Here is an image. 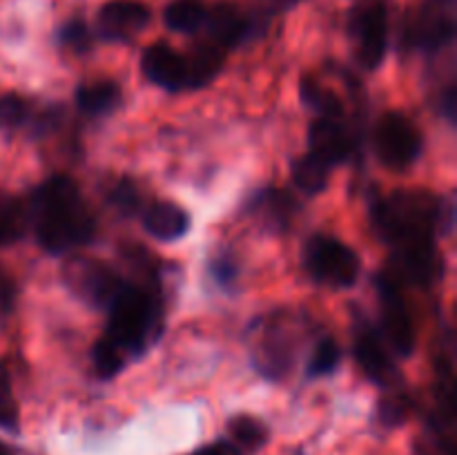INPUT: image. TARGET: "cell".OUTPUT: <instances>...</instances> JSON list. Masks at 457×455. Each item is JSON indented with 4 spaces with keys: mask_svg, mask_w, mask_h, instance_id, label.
<instances>
[{
    "mask_svg": "<svg viewBox=\"0 0 457 455\" xmlns=\"http://www.w3.org/2000/svg\"><path fill=\"white\" fill-rule=\"evenodd\" d=\"M302 98L308 107H312L320 114V119H339L344 114V105L337 94L321 87L315 80H303Z\"/></svg>",
    "mask_w": 457,
    "mask_h": 455,
    "instance_id": "obj_22",
    "label": "cell"
},
{
    "mask_svg": "<svg viewBox=\"0 0 457 455\" xmlns=\"http://www.w3.org/2000/svg\"><path fill=\"white\" fill-rule=\"evenodd\" d=\"M120 103L119 85L110 80H98V83H85L76 89V105L87 116H105Z\"/></svg>",
    "mask_w": 457,
    "mask_h": 455,
    "instance_id": "obj_16",
    "label": "cell"
},
{
    "mask_svg": "<svg viewBox=\"0 0 457 455\" xmlns=\"http://www.w3.org/2000/svg\"><path fill=\"white\" fill-rule=\"evenodd\" d=\"M62 281L71 294L94 308H107L123 285V279L103 261L89 257H70L62 268Z\"/></svg>",
    "mask_w": 457,
    "mask_h": 455,
    "instance_id": "obj_6",
    "label": "cell"
},
{
    "mask_svg": "<svg viewBox=\"0 0 457 455\" xmlns=\"http://www.w3.org/2000/svg\"><path fill=\"white\" fill-rule=\"evenodd\" d=\"M353 150L355 138L337 119H317L308 128V152L330 168L351 159Z\"/></svg>",
    "mask_w": 457,
    "mask_h": 455,
    "instance_id": "obj_12",
    "label": "cell"
},
{
    "mask_svg": "<svg viewBox=\"0 0 457 455\" xmlns=\"http://www.w3.org/2000/svg\"><path fill=\"white\" fill-rule=\"evenodd\" d=\"M455 221L453 199L431 192L400 190L373 205V223L393 250L436 245L437 232H451Z\"/></svg>",
    "mask_w": 457,
    "mask_h": 455,
    "instance_id": "obj_2",
    "label": "cell"
},
{
    "mask_svg": "<svg viewBox=\"0 0 457 455\" xmlns=\"http://www.w3.org/2000/svg\"><path fill=\"white\" fill-rule=\"evenodd\" d=\"M0 455H21V453H18L16 449H12V446H7L0 442Z\"/></svg>",
    "mask_w": 457,
    "mask_h": 455,
    "instance_id": "obj_32",
    "label": "cell"
},
{
    "mask_svg": "<svg viewBox=\"0 0 457 455\" xmlns=\"http://www.w3.org/2000/svg\"><path fill=\"white\" fill-rule=\"evenodd\" d=\"M0 428L7 431L18 428V406L12 393V375L3 361H0Z\"/></svg>",
    "mask_w": 457,
    "mask_h": 455,
    "instance_id": "obj_26",
    "label": "cell"
},
{
    "mask_svg": "<svg viewBox=\"0 0 457 455\" xmlns=\"http://www.w3.org/2000/svg\"><path fill=\"white\" fill-rule=\"evenodd\" d=\"M29 228V210L13 196H0V248L13 245Z\"/></svg>",
    "mask_w": 457,
    "mask_h": 455,
    "instance_id": "obj_18",
    "label": "cell"
},
{
    "mask_svg": "<svg viewBox=\"0 0 457 455\" xmlns=\"http://www.w3.org/2000/svg\"><path fill=\"white\" fill-rule=\"evenodd\" d=\"M339 361H342V348H339L337 339L321 337L312 348L311 357H308V375L311 377H324L337 370Z\"/></svg>",
    "mask_w": 457,
    "mask_h": 455,
    "instance_id": "obj_23",
    "label": "cell"
},
{
    "mask_svg": "<svg viewBox=\"0 0 457 455\" xmlns=\"http://www.w3.org/2000/svg\"><path fill=\"white\" fill-rule=\"evenodd\" d=\"M212 272L219 279V284H230V281L237 277V266L235 261H230V259L223 254L221 259H217V261L212 263Z\"/></svg>",
    "mask_w": 457,
    "mask_h": 455,
    "instance_id": "obj_30",
    "label": "cell"
},
{
    "mask_svg": "<svg viewBox=\"0 0 457 455\" xmlns=\"http://www.w3.org/2000/svg\"><path fill=\"white\" fill-rule=\"evenodd\" d=\"M187 62V89L205 87L208 83H212L217 79V74L221 71L223 62H226V52L217 45L208 43L196 45L190 54L186 56Z\"/></svg>",
    "mask_w": 457,
    "mask_h": 455,
    "instance_id": "obj_15",
    "label": "cell"
},
{
    "mask_svg": "<svg viewBox=\"0 0 457 455\" xmlns=\"http://www.w3.org/2000/svg\"><path fill=\"white\" fill-rule=\"evenodd\" d=\"M330 170H333L330 165H326L324 161L308 152L306 156H299L293 161L290 172H293V181L299 190L306 192V194H320L328 186Z\"/></svg>",
    "mask_w": 457,
    "mask_h": 455,
    "instance_id": "obj_19",
    "label": "cell"
},
{
    "mask_svg": "<svg viewBox=\"0 0 457 455\" xmlns=\"http://www.w3.org/2000/svg\"><path fill=\"white\" fill-rule=\"evenodd\" d=\"M268 431L263 422L250 418V415H241L230 422V442L241 451V453H253L259 446L266 444Z\"/></svg>",
    "mask_w": 457,
    "mask_h": 455,
    "instance_id": "obj_21",
    "label": "cell"
},
{
    "mask_svg": "<svg viewBox=\"0 0 457 455\" xmlns=\"http://www.w3.org/2000/svg\"><path fill=\"white\" fill-rule=\"evenodd\" d=\"M107 310L110 319L103 337L110 339L128 360L143 355L163 333V303L147 285L123 281Z\"/></svg>",
    "mask_w": 457,
    "mask_h": 455,
    "instance_id": "obj_3",
    "label": "cell"
},
{
    "mask_svg": "<svg viewBox=\"0 0 457 455\" xmlns=\"http://www.w3.org/2000/svg\"><path fill=\"white\" fill-rule=\"evenodd\" d=\"M141 70L156 87L179 92L187 89V62L183 54L170 47L168 43H154L143 52Z\"/></svg>",
    "mask_w": 457,
    "mask_h": 455,
    "instance_id": "obj_11",
    "label": "cell"
},
{
    "mask_svg": "<svg viewBox=\"0 0 457 455\" xmlns=\"http://www.w3.org/2000/svg\"><path fill=\"white\" fill-rule=\"evenodd\" d=\"M353 355L370 382L384 388H393L397 370L391 360V352H388L382 335L373 328V324L364 319L357 321L355 328H353Z\"/></svg>",
    "mask_w": 457,
    "mask_h": 455,
    "instance_id": "obj_9",
    "label": "cell"
},
{
    "mask_svg": "<svg viewBox=\"0 0 457 455\" xmlns=\"http://www.w3.org/2000/svg\"><path fill=\"white\" fill-rule=\"evenodd\" d=\"M92 360H94V368H96V375L101 379H110L114 375H119L120 370L125 368L128 364V357L114 346L107 337H101L96 343H94L92 351Z\"/></svg>",
    "mask_w": 457,
    "mask_h": 455,
    "instance_id": "obj_24",
    "label": "cell"
},
{
    "mask_svg": "<svg viewBox=\"0 0 457 455\" xmlns=\"http://www.w3.org/2000/svg\"><path fill=\"white\" fill-rule=\"evenodd\" d=\"M378 294L382 310V339L395 355L409 357L415 351V326L400 281L384 272L378 277Z\"/></svg>",
    "mask_w": 457,
    "mask_h": 455,
    "instance_id": "obj_7",
    "label": "cell"
},
{
    "mask_svg": "<svg viewBox=\"0 0 457 455\" xmlns=\"http://www.w3.org/2000/svg\"><path fill=\"white\" fill-rule=\"evenodd\" d=\"M205 13L208 9L196 0H177L165 7L163 21L168 29L179 31V34H195V31L204 29Z\"/></svg>",
    "mask_w": 457,
    "mask_h": 455,
    "instance_id": "obj_20",
    "label": "cell"
},
{
    "mask_svg": "<svg viewBox=\"0 0 457 455\" xmlns=\"http://www.w3.org/2000/svg\"><path fill=\"white\" fill-rule=\"evenodd\" d=\"M248 27L250 25L244 13L232 4L219 3L205 13L204 29L208 34V43L217 45L223 52L237 47L248 34Z\"/></svg>",
    "mask_w": 457,
    "mask_h": 455,
    "instance_id": "obj_13",
    "label": "cell"
},
{
    "mask_svg": "<svg viewBox=\"0 0 457 455\" xmlns=\"http://www.w3.org/2000/svg\"><path fill=\"white\" fill-rule=\"evenodd\" d=\"M413 43L424 49H440L453 40L455 25L445 13H424L413 25Z\"/></svg>",
    "mask_w": 457,
    "mask_h": 455,
    "instance_id": "obj_17",
    "label": "cell"
},
{
    "mask_svg": "<svg viewBox=\"0 0 457 455\" xmlns=\"http://www.w3.org/2000/svg\"><path fill=\"white\" fill-rule=\"evenodd\" d=\"M351 34L355 40L357 61L364 70H378L386 56L388 47V18L382 4H370L357 12L351 22Z\"/></svg>",
    "mask_w": 457,
    "mask_h": 455,
    "instance_id": "obj_8",
    "label": "cell"
},
{
    "mask_svg": "<svg viewBox=\"0 0 457 455\" xmlns=\"http://www.w3.org/2000/svg\"><path fill=\"white\" fill-rule=\"evenodd\" d=\"M266 217H270L272 226L284 228L295 212V201L286 192L268 190V194L259 196V208Z\"/></svg>",
    "mask_w": 457,
    "mask_h": 455,
    "instance_id": "obj_25",
    "label": "cell"
},
{
    "mask_svg": "<svg viewBox=\"0 0 457 455\" xmlns=\"http://www.w3.org/2000/svg\"><path fill=\"white\" fill-rule=\"evenodd\" d=\"M286 3H299V0H286Z\"/></svg>",
    "mask_w": 457,
    "mask_h": 455,
    "instance_id": "obj_33",
    "label": "cell"
},
{
    "mask_svg": "<svg viewBox=\"0 0 457 455\" xmlns=\"http://www.w3.org/2000/svg\"><path fill=\"white\" fill-rule=\"evenodd\" d=\"M303 268L317 284L351 288L360 277L361 261L355 250L335 236H311L303 248Z\"/></svg>",
    "mask_w": 457,
    "mask_h": 455,
    "instance_id": "obj_4",
    "label": "cell"
},
{
    "mask_svg": "<svg viewBox=\"0 0 457 455\" xmlns=\"http://www.w3.org/2000/svg\"><path fill=\"white\" fill-rule=\"evenodd\" d=\"M190 455H244V453H241L230 440H221V442H214V444L201 446V449H196L195 453Z\"/></svg>",
    "mask_w": 457,
    "mask_h": 455,
    "instance_id": "obj_31",
    "label": "cell"
},
{
    "mask_svg": "<svg viewBox=\"0 0 457 455\" xmlns=\"http://www.w3.org/2000/svg\"><path fill=\"white\" fill-rule=\"evenodd\" d=\"M112 201H114L116 208L123 210V212H134V210L138 208V203H141V199H138L137 194V187H134L129 181H120L119 186L114 187V192H112Z\"/></svg>",
    "mask_w": 457,
    "mask_h": 455,
    "instance_id": "obj_28",
    "label": "cell"
},
{
    "mask_svg": "<svg viewBox=\"0 0 457 455\" xmlns=\"http://www.w3.org/2000/svg\"><path fill=\"white\" fill-rule=\"evenodd\" d=\"M143 228L156 241H177L190 230V214L172 201H154L143 212Z\"/></svg>",
    "mask_w": 457,
    "mask_h": 455,
    "instance_id": "obj_14",
    "label": "cell"
},
{
    "mask_svg": "<svg viewBox=\"0 0 457 455\" xmlns=\"http://www.w3.org/2000/svg\"><path fill=\"white\" fill-rule=\"evenodd\" d=\"M61 38L67 47L85 49L89 45V31L83 22H70V25L62 27Z\"/></svg>",
    "mask_w": 457,
    "mask_h": 455,
    "instance_id": "obj_29",
    "label": "cell"
},
{
    "mask_svg": "<svg viewBox=\"0 0 457 455\" xmlns=\"http://www.w3.org/2000/svg\"><path fill=\"white\" fill-rule=\"evenodd\" d=\"M29 226L40 248L62 254L89 244L96 235V219L85 203L79 186L70 177H52L34 192L29 203Z\"/></svg>",
    "mask_w": 457,
    "mask_h": 455,
    "instance_id": "obj_1",
    "label": "cell"
},
{
    "mask_svg": "<svg viewBox=\"0 0 457 455\" xmlns=\"http://www.w3.org/2000/svg\"><path fill=\"white\" fill-rule=\"evenodd\" d=\"M409 397L404 393H388L382 401H379V419L386 426H397L409 418Z\"/></svg>",
    "mask_w": 457,
    "mask_h": 455,
    "instance_id": "obj_27",
    "label": "cell"
},
{
    "mask_svg": "<svg viewBox=\"0 0 457 455\" xmlns=\"http://www.w3.org/2000/svg\"><path fill=\"white\" fill-rule=\"evenodd\" d=\"M152 21V12L141 0H110L98 9V36L112 43H125L141 34Z\"/></svg>",
    "mask_w": 457,
    "mask_h": 455,
    "instance_id": "obj_10",
    "label": "cell"
},
{
    "mask_svg": "<svg viewBox=\"0 0 457 455\" xmlns=\"http://www.w3.org/2000/svg\"><path fill=\"white\" fill-rule=\"evenodd\" d=\"M375 154L388 170H409L422 156V132L404 114L388 112L375 128Z\"/></svg>",
    "mask_w": 457,
    "mask_h": 455,
    "instance_id": "obj_5",
    "label": "cell"
}]
</instances>
